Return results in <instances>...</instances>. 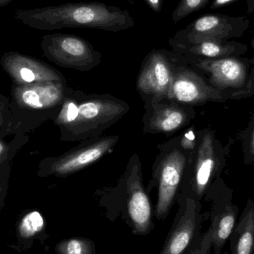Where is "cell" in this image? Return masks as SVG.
Returning <instances> with one entry per match:
<instances>
[{"label": "cell", "instance_id": "1", "mask_svg": "<svg viewBox=\"0 0 254 254\" xmlns=\"http://www.w3.org/2000/svg\"><path fill=\"white\" fill-rule=\"evenodd\" d=\"M13 16L21 23L41 31L89 28L119 32L134 25V19L128 10L100 1L19 9Z\"/></svg>", "mask_w": 254, "mask_h": 254}, {"label": "cell", "instance_id": "2", "mask_svg": "<svg viewBox=\"0 0 254 254\" xmlns=\"http://www.w3.org/2000/svg\"><path fill=\"white\" fill-rule=\"evenodd\" d=\"M129 110L128 104L110 95H86L69 91L64 100L56 124L63 138L84 141L100 137Z\"/></svg>", "mask_w": 254, "mask_h": 254}, {"label": "cell", "instance_id": "3", "mask_svg": "<svg viewBox=\"0 0 254 254\" xmlns=\"http://www.w3.org/2000/svg\"><path fill=\"white\" fill-rule=\"evenodd\" d=\"M186 152L180 145L178 146V143L167 144L155 162L153 176L148 189L152 190L155 185L158 188L153 213L158 220H165L177 201L188 167Z\"/></svg>", "mask_w": 254, "mask_h": 254}, {"label": "cell", "instance_id": "4", "mask_svg": "<svg viewBox=\"0 0 254 254\" xmlns=\"http://www.w3.org/2000/svg\"><path fill=\"white\" fill-rule=\"evenodd\" d=\"M177 201L179 210L159 254H190L202 240L199 200L181 192Z\"/></svg>", "mask_w": 254, "mask_h": 254}, {"label": "cell", "instance_id": "5", "mask_svg": "<svg viewBox=\"0 0 254 254\" xmlns=\"http://www.w3.org/2000/svg\"><path fill=\"white\" fill-rule=\"evenodd\" d=\"M41 48L45 56L57 65L77 71H91L102 59L87 40L76 34H46L42 39Z\"/></svg>", "mask_w": 254, "mask_h": 254}, {"label": "cell", "instance_id": "6", "mask_svg": "<svg viewBox=\"0 0 254 254\" xmlns=\"http://www.w3.org/2000/svg\"><path fill=\"white\" fill-rule=\"evenodd\" d=\"M176 54L166 49H154L142 62L136 89L144 104L165 100L176 70Z\"/></svg>", "mask_w": 254, "mask_h": 254}, {"label": "cell", "instance_id": "7", "mask_svg": "<svg viewBox=\"0 0 254 254\" xmlns=\"http://www.w3.org/2000/svg\"><path fill=\"white\" fill-rule=\"evenodd\" d=\"M175 54L177 61L176 70L164 101L192 107L209 102H222L232 98V95L215 89L198 71L182 63Z\"/></svg>", "mask_w": 254, "mask_h": 254}, {"label": "cell", "instance_id": "8", "mask_svg": "<svg viewBox=\"0 0 254 254\" xmlns=\"http://www.w3.org/2000/svg\"><path fill=\"white\" fill-rule=\"evenodd\" d=\"M250 24V19L246 16L209 13L199 16L186 28L178 31L173 38L187 43L230 40L242 37Z\"/></svg>", "mask_w": 254, "mask_h": 254}, {"label": "cell", "instance_id": "9", "mask_svg": "<svg viewBox=\"0 0 254 254\" xmlns=\"http://www.w3.org/2000/svg\"><path fill=\"white\" fill-rule=\"evenodd\" d=\"M176 53V52H175ZM179 60L198 72L208 74L209 83L218 90H243L249 80L250 61L240 57L207 59L176 53ZM235 91V92H237Z\"/></svg>", "mask_w": 254, "mask_h": 254}, {"label": "cell", "instance_id": "10", "mask_svg": "<svg viewBox=\"0 0 254 254\" xmlns=\"http://www.w3.org/2000/svg\"><path fill=\"white\" fill-rule=\"evenodd\" d=\"M119 139V135H106L84 140L52 162L50 173L59 176L74 174L110 154Z\"/></svg>", "mask_w": 254, "mask_h": 254}, {"label": "cell", "instance_id": "11", "mask_svg": "<svg viewBox=\"0 0 254 254\" xmlns=\"http://www.w3.org/2000/svg\"><path fill=\"white\" fill-rule=\"evenodd\" d=\"M144 108L143 131L149 134L171 135L188 126L195 116L192 107L171 101L145 104Z\"/></svg>", "mask_w": 254, "mask_h": 254}, {"label": "cell", "instance_id": "12", "mask_svg": "<svg viewBox=\"0 0 254 254\" xmlns=\"http://www.w3.org/2000/svg\"><path fill=\"white\" fill-rule=\"evenodd\" d=\"M134 163V165L131 163L127 181V210L133 234L145 236L154 229V213L147 192L142 184L140 162Z\"/></svg>", "mask_w": 254, "mask_h": 254}, {"label": "cell", "instance_id": "13", "mask_svg": "<svg viewBox=\"0 0 254 254\" xmlns=\"http://www.w3.org/2000/svg\"><path fill=\"white\" fill-rule=\"evenodd\" d=\"M1 65L19 85L48 81H65L63 74L35 58L19 52H7L1 58Z\"/></svg>", "mask_w": 254, "mask_h": 254}, {"label": "cell", "instance_id": "14", "mask_svg": "<svg viewBox=\"0 0 254 254\" xmlns=\"http://www.w3.org/2000/svg\"><path fill=\"white\" fill-rule=\"evenodd\" d=\"M65 81H48L20 85L14 96L18 104L32 110H49L62 105L69 91Z\"/></svg>", "mask_w": 254, "mask_h": 254}, {"label": "cell", "instance_id": "15", "mask_svg": "<svg viewBox=\"0 0 254 254\" xmlns=\"http://www.w3.org/2000/svg\"><path fill=\"white\" fill-rule=\"evenodd\" d=\"M214 137L207 131L203 134L196 150L192 178L190 186L180 191L201 200L210 185L216 167ZM179 192V193H180Z\"/></svg>", "mask_w": 254, "mask_h": 254}, {"label": "cell", "instance_id": "16", "mask_svg": "<svg viewBox=\"0 0 254 254\" xmlns=\"http://www.w3.org/2000/svg\"><path fill=\"white\" fill-rule=\"evenodd\" d=\"M169 44L171 46L173 52L179 55L207 59L240 57L248 51L247 45L230 40H209L198 43H187L178 41L172 37L169 40Z\"/></svg>", "mask_w": 254, "mask_h": 254}, {"label": "cell", "instance_id": "17", "mask_svg": "<svg viewBox=\"0 0 254 254\" xmlns=\"http://www.w3.org/2000/svg\"><path fill=\"white\" fill-rule=\"evenodd\" d=\"M239 208L228 197L215 198L210 213V229L213 238L214 254H222L230 235L237 222Z\"/></svg>", "mask_w": 254, "mask_h": 254}, {"label": "cell", "instance_id": "18", "mask_svg": "<svg viewBox=\"0 0 254 254\" xmlns=\"http://www.w3.org/2000/svg\"><path fill=\"white\" fill-rule=\"evenodd\" d=\"M231 254H254V201L247 204L230 235Z\"/></svg>", "mask_w": 254, "mask_h": 254}, {"label": "cell", "instance_id": "19", "mask_svg": "<svg viewBox=\"0 0 254 254\" xmlns=\"http://www.w3.org/2000/svg\"><path fill=\"white\" fill-rule=\"evenodd\" d=\"M45 228L43 216L37 211L25 214L16 226V239L21 250H28L34 244V240L40 236Z\"/></svg>", "mask_w": 254, "mask_h": 254}, {"label": "cell", "instance_id": "20", "mask_svg": "<svg viewBox=\"0 0 254 254\" xmlns=\"http://www.w3.org/2000/svg\"><path fill=\"white\" fill-rule=\"evenodd\" d=\"M57 254H97L96 246L86 237H71L61 240L55 246Z\"/></svg>", "mask_w": 254, "mask_h": 254}, {"label": "cell", "instance_id": "21", "mask_svg": "<svg viewBox=\"0 0 254 254\" xmlns=\"http://www.w3.org/2000/svg\"><path fill=\"white\" fill-rule=\"evenodd\" d=\"M210 0H180L177 7L173 10L172 19L175 23L185 18L188 17L192 13L201 10L207 5Z\"/></svg>", "mask_w": 254, "mask_h": 254}, {"label": "cell", "instance_id": "22", "mask_svg": "<svg viewBox=\"0 0 254 254\" xmlns=\"http://www.w3.org/2000/svg\"><path fill=\"white\" fill-rule=\"evenodd\" d=\"M213 248V238H212L211 230L209 228L203 234L202 240L198 247L190 254H210Z\"/></svg>", "mask_w": 254, "mask_h": 254}, {"label": "cell", "instance_id": "23", "mask_svg": "<svg viewBox=\"0 0 254 254\" xmlns=\"http://www.w3.org/2000/svg\"><path fill=\"white\" fill-rule=\"evenodd\" d=\"M253 46L254 49V38L253 40ZM254 95V67L252 68L251 74H249V80H248L247 85L243 90L237 91V92H232V98H244L252 96Z\"/></svg>", "mask_w": 254, "mask_h": 254}, {"label": "cell", "instance_id": "24", "mask_svg": "<svg viewBox=\"0 0 254 254\" xmlns=\"http://www.w3.org/2000/svg\"><path fill=\"white\" fill-rule=\"evenodd\" d=\"M195 135L193 130L189 129L181 137L180 146L186 151H193L196 145Z\"/></svg>", "mask_w": 254, "mask_h": 254}, {"label": "cell", "instance_id": "25", "mask_svg": "<svg viewBox=\"0 0 254 254\" xmlns=\"http://www.w3.org/2000/svg\"><path fill=\"white\" fill-rule=\"evenodd\" d=\"M240 0H213L210 4V8L215 10V9L222 8V7H226L230 4H234ZM248 7V13H253L254 12V0H246Z\"/></svg>", "mask_w": 254, "mask_h": 254}, {"label": "cell", "instance_id": "26", "mask_svg": "<svg viewBox=\"0 0 254 254\" xmlns=\"http://www.w3.org/2000/svg\"><path fill=\"white\" fill-rule=\"evenodd\" d=\"M246 157L249 161H254V125L249 134V142L246 145Z\"/></svg>", "mask_w": 254, "mask_h": 254}, {"label": "cell", "instance_id": "27", "mask_svg": "<svg viewBox=\"0 0 254 254\" xmlns=\"http://www.w3.org/2000/svg\"><path fill=\"white\" fill-rule=\"evenodd\" d=\"M147 4L148 7L155 12V13H160L162 10L163 3L164 0H143Z\"/></svg>", "mask_w": 254, "mask_h": 254}, {"label": "cell", "instance_id": "28", "mask_svg": "<svg viewBox=\"0 0 254 254\" xmlns=\"http://www.w3.org/2000/svg\"><path fill=\"white\" fill-rule=\"evenodd\" d=\"M12 1H13V0H0V7L7 5Z\"/></svg>", "mask_w": 254, "mask_h": 254}, {"label": "cell", "instance_id": "29", "mask_svg": "<svg viewBox=\"0 0 254 254\" xmlns=\"http://www.w3.org/2000/svg\"><path fill=\"white\" fill-rule=\"evenodd\" d=\"M4 146H3L2 143H1V142H0V155H1V154L3 152H4Z\"/></svg>", "mask_w": 254, "mask_h": 254}, {"label": "cell", "instance_id": "30", "mask_svg": "<svg viewBox=\"0 0 254 254\" xmlns=\"http://www.w3.org/2000/svg\"><path fill=\"white\" fill-rule=\"evenodd\" d=\"M221 254H228V252H225V253H222Z\"/></svg>", "mask_w": 254, "mask_h": 254}]
</instances>
